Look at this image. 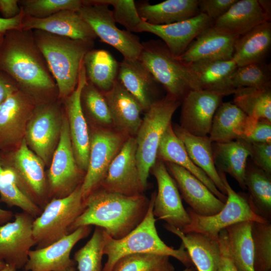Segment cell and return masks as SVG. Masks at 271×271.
<instances>
[{
  "label": "cell",
  "instance_id": "obj_1",
  "mask_svg": "<svg viewBox=\"0 0 271 271\" xmlns=\"http://www.w3.org/2000/svg\"><path fill=\"white\" fill-rule=\"evenodd\" d=\"M0 70L10 76L19 89L36 104L37 96L58 93L32 30L15 29L4 33L0 45Z\"/></svg>",
  "mask_w": 271,
  "mask_h": 271
},
{
  "label": "cell",
  "instance_id": "obj_2",
  "mask_svg": "<svg viewBox=\"0 0 271 271\" xmlns=\"http://www.w3.org/2000/svg\"><path fill=\"white\" fill-rule=\"evenodd\" d=\"M85 209L72 224L70 232L83 226L103 228L114 239H120L144 219L150 200L144 194L128 196L99 187L84 201Z\"/></svg>",
  "mask_w": 271,
  "mask_h": 271
},
{
  "label": "cell",
  "instance_id": "obj_3",
  "mask_svg": "<svg viewBox=\"0 0 271 271\" xmlns=\"http://www.w3.org/2000/svg\"><path fill=\"white\" fill-rule=\"evenodd\" d=\"M156 192H154L150 200L147 213L134 229L124 237L114 239L104 231L103 255L107 256L102 271H112L113 267L120 258L136 253H155L173 257L186 267L194 266L182 243L178 249L167 245L158 235L153 214V207Z\"/></svg>",
  "mask_w": 271,
  "mask_h": 271
},
{
  "label": "cell",
  "instance_id": "obj_4",
  "mask_svg": "<svg viewBox=\"0 0 271 271\" xmlns=\"http://www.w3.org/2000/svg\"><path fill=\"white\" fill-rule=\"evenodd\" d=\"M32 31L56 83L58 97L64 100L75 89L83 58L94 44L42 30Z\"/></svg>",
  "mask_w": 271,
  "mask_h": 271
},
{
  "label": "cell",
  "instance_id": "obj_5",
  "mask_svg": "<svg viewBox=\"0 0 271 271\" xmlns=\"http://www.w3.org/2000/svg\"><path fill=\"white\" fill-rule=\"evenodd\" d=\"M139 60L167 95L181 101L192 90H200L197 79L188 65L174 56L165 44L158 40L142 43Z\"/></svg>",
  "mask_w": 271,
  "mask_h": 271
},
{
  "label": "cell",
  "instance_id": "obj_6",
  "mask_svg": "<svg viewBox=\"0 0 271 271\" xmlns=\"http://www.w3.org/2000/svg\"><path fill=\"white\" fill-rule=\"evenodd\" d=\"M182 101L168 95L155 101L146 111L137 132L136 157L141 182L146 189L152 167L157 159L162 138L171 123L172 116Z\"/></svg>",
  "mask_w": 271,
  "mask_h": 271
},
{
  "label": "cell",
  "instance_id": "obj_7",
  "mask_svg": "<svg viewBox=\"0 0 271 271\" xmlns=\"http://www.w3.org/2000/svg\"><path fill=\"white\" fill-rule=\"evenodd\" d=\"M225 186L227 199L223 208L211 216H202L190 208L186 209L190 223L181 231L184 233L196 232L217 240L219 232L234 224L243 221L269 222L258 215L254 210L247 194L236 192L229 184L225 173L218 172Z\"/></svg>",
  "mask_w": 271,
  "mask_h": 271
},
{
  "label": "cell",
  "instance_id": "obj_8",
  "mask_svg": "<svg viewBox=\"0 0 271 271\" xmlns=\"http://www.w3.org/2000/svg\"><path fill=\"white\" fill-rule=\"evenodd\" d=\"M81 185L65 197L51 200L34 219L36 248L45 247L70 233L72 224L85 209Z\"/></svg>",
  "mask_w": 271,
  "mask_h": 271
},
{
  "label": "cell",
  "instance_id": "obj_9",
  "mask_svg": "<svg viewBox=\"0 0 271 271\" xmlns=\"http://www.w3.org/2000/svg\"><path fill=\"white\" fill-rule=\"evenodd\" d=\"M2 153V163L14 172L17 186L43 210L50 201L43 161L28 147L25 139L14 150Z\"/></svg>",
  "mask_w": 271,
  "mask_h": 271
},
{
  "label": "cell",
  "instance_id": "obj_10",
  "mask_svg": "<svg viewBox=\"0 0 271 271\" xmlns=\"http://www.w3.org/2000/svg\"><path fill=\"white\" fill-rule=\"evenodd\" d=\"M97 37L119 52L124 59H138L143 48L139 38L116 25L112 10L101 0H83L77 11Z\"/></svg>",
  "mask_w": 271,
  "mask_h": 271
},
{
  "label": "cell",
  "instance_id": "obj_11",
  "mask_svg": "<svg viewBox=\"0 0 271 271\" xmlns=\"http://www.w3.org/2000/svg\"><path fill=\"white\" fill-rule=\"evenodd\" d=\"M85 172L78 166L70 136L67 118L63 113L59 140L48 173L49 201L65 197L81 185Z\"/></svg>",
  "mask_w": 271,
  "mask_h": 271
},
{
  "label": "cell",
  "instance_id": "obj_12",
  "mask_svg": "<svg viewBox=\"0 0 271 271\" xmlns=\"http://www.w3.org/2000/svg\"><path fill=\"white\" fill-rule=\"evenodd\" d=\"M62 114L53 102L37 104L27 123L25 141L44 164L49 163L58 145Z\"/></svg>",
  "mask_w": 271,
  "mask_h": 271
},
{
  "label": "cell",
  "instance_id": "obj_13",
  "mask_svg": "<svg viewBox=\"0 0 271 271\" xmlns=\"http://www.w3.org/2000/svg\"><path fill=\"white\" fill-rule=\"evenodd\" d=\"M126 137L107 128L97 129L90 137L88 164L81 185L83 201L100 186Z\"/></svg>",
  "mask_w": 271,
  "mask_h": 271
},
{
  "label": "cell",
  "instance_id": "obj_14",
  "mask_svg": "<svg viewBox=\"0 0 271 271\" xmlns=\"http://www.w3.org/2000/svg\"><path fill=\"white\" fill-rule=\"evenodd\" d=\"M13 221L0 225V261L24 268L31 247L36 245L33 233L35 218L22 211L14 215Z\"/></svg>",
  "mask_w": 271,
  "mask_h": 271
},
{
  "label": "cell",
  "instance_id": "obj_15",
  "mask_svg": "<svg viewBox=\"0 0 271 271\" xmlns=\"http://www.w3.org/2000/svg\"><path fill=\"white\" fill-rule=\"evenodd\" d=\"M36 105L19 89L0 104V151L10 152L19 146Z\"/></svg>",
  "mask_w": 271,
  "mask_h": 271
},
{
  "label": "cell",
  "instance_id": "obj_16",
  "mask_svg": "<svg viewBox=\"0 0 271 271\" xmlns=\"http://www.w3.org/2000/svg\"><path fill=\"white\" fill-rule=\"evenodd\" d=\"M150 172L156 178L158 184L153 207L154 216L182 231L190 223V219L183 205L174 180L165 163L159 160L156 161Z\"/></svg>",
  "mask_w": 271,
  "mask_h": 271
},
{
  "label": "cell",
  "instance_id": "obj_17",
  "mask_svg": "<svg viewBox=\"0 0 271 271\" xmlns=\"http://www.w3.org/2000/svg\"><path fill=\"white\" fill-rule=\"evenodd\" d=\"M137 143L128 137L111 162L100 185L104 190L128 196L143 194L136 157Z\"/></svg>",
  "mask_w": 271,
  "mask_h": 271
},
{
  "label": "cell",
  "instance_id": "obj_18",
  "mask_svg": "<svg viewBox=\"0 0 271 271\" xmlns=\"http://www.w3.org/2000/svg\"><path fill=\"white\" fill-rule=\"evenodd\" d=\"M91 226L78 227L54 243L41 248L31 250L25 271H76L75 261L70 258L73 247L86 237Z\"/></svg>",
  "mask_w": 271,
  "mask_h": 271
},
{
  "label": "cell",
  "instance_id": "obj_19",
  "mask_svg": "<svg viewBox=\"0 0 271 271\" xmlns=\"http://www.w3.org/2000/svg\"><path fill=\"white\" fill-rule=\"evenodd\" d=\"M223 97L203 90L189 91L181 102L180 126L195 136H208L214 115Z\"/></svg>",
  "mask_w": 271,
  "mask_h": 271
},
{
  "label": "cell",
  "instance_id": "obj_20",
  "mask_svg": "<svg viewBox=\"0 0 271 271\" xmlns=\"http://www.w3.org/2000/svg\"><path fill=\"white\" fill-rule=\"evenodd\" d=\"M86 82L85 70L82 62L77 85L74 90L64 100L75 158L79 168L85 173L89 161L90 136L81 104V93Z\"/></svg>",
  "mask_w": 271,
  "mask_h": 271
},
{
  "label": "cell",
  "instance_id": "obj_21",
  "mask_svg": "<svg viewBox=\"0 0 271 271\" xmlns=\"http://www.w3.org/2000/svg\"><path fill=\"white\" fill-rule=\"evenodd\" d=\"M213 21L203 13L188 19L164 25H154L143 21L138 32H148L161 38L172 55L178 57L196 37Z\"/></svg>",
  "mask_w": 271,
  "mask_h": 271
},
{
  "label": "cell",
  "instance_id": "obj_22",
  "mask_svg": "<svg viewBox=\"0 0 271 271\" xmlns=\"http://www.w3.org/2000/svg\"><path fill=\"white\" fill-rule=\"evenodd\" d=\"M164 163L177 185L181 197L194 213L202 216H211L223 208L225 203L195 176L176 164Z\"/></svg>",
  "mask_w": 271,
  "mask_h": 271
},
{
  "label": "cell",
  "instance_id": "obj_23",
  "mask_svg": "<svg viewBox=\"0 0 271 271\" xmlns=\"http://www.w3.org/2000/svg\"><path fill=\"white\" fill-rule=\"evenodd\" d=\"M238 36L212 25L202 31L177 58L186 64L232 59L234 45Z\"/></svg>",
  "mask_w": 271,
  "mask_h": 271
},
{
  "label": "cell",
  "instance_id": "obj_24",
  "mask_svg": "<svg viewBox=\"0 0 271 271\" xmlns=\"http://www.w3.org/2000/svg\"><path fill=\"white\" fill-rule=\"evenodd\" d=\"M22 29L39 30L54 35L94 44L97 38L91 27L77 12L61 11L44 19L23 16Z\"/></svg>",
  "mask_w": 271,
  "mask_h": 271
},
{
  "label": "cell",
  "instance_id": "obj_25",
  "mask_svg": "<svg viewBox=\"0 0 271 271\" xmlns=\"http://www.w3.org/2000/svg\"><path fill=\"white\" fill-rule=\"evenodd\" d=\"M110 113L112 124L126 137L137 134L144 111L139 101L116 80L112 88L103 93Z\"/></svg>",
  "mask_w": 271,
  "mask_h": 271
},
{
  "label": "cell",
  "instance_id": "obj_26",
  "mask_svg": "<svg viewBox=\"0 0 271 271\" xmlns=\"http://www.w3.org/2000/svg\"><path fill=\"white\" fill-rule=\"evenodd\" d=\"M117 80L140 102L146 111L156 98L158 83L139 59H124L119 63Z\"/></svg>",
  "mask_w": 271,
  "mask_h": 271
},
{
  "label": "cell",
  "instance_id": "obj_27",
  "mask_svg": "<svg viewBox=\"0 0 271 271\" xmlns=\"http://www.w3.org/2000/svg\"><path fill=\"white\" fill-rule=\"evenodd\" d=\"M256 120L248 116L233 103L222 102L214 115L208 137L212 143L242 140Z\"/></svg>",
  "mask_w": 271,
  "mask_h": 271
},
{
  "label": "cell",
  "instance_id": "obj_28",
  "mask_svg": "<svg viewBox=\"0 0 271 271\" xmlns=\"http://www.w3.org/2000/svg\"><path fill=\"white\" fill-rule=\"evenodd\" d=\"M270 15L258 0H237L213 25L224 31L240 36L254 27L270 21Z\"/></svg>",
  "mask_w": 271,
  "mask_h": 271
},
{
  "label": "cell",
  "instance_id": "obj_29",
  "mask_svg": "<svg viewBox=\"0 0 271 271\" xmlns=\"http://www.w3.org/2000/svg\"><path fill=\"white\" fill-rule=\"evenodd\" d=\"M187 65L196 77L200 90L223 96L234 93L231 76L237 66L232 59L202 61Z\"/></svg>",
  "mask_w": 271,
  "mask_h": 271
},
{
  "label": "cell",
  "instance_id": "obj_30",
  "mask_svg": "<svg viewBox=\"0 0 271 271\" xmlns=\"http://www.w3.org/2000/svg\"><path fill=\"white\" fill-rule=\"evenodd\" d=\"M157 159L185 169L200 180L218 199L225 203L227 196L221 193L205 173L193 162L183 143L175 133L172 123L162 138L158 150Z\"/></svg>",
  "mask_w": 271,
  "mask_h": 271
},
{
  "label": "cell",
  "instance_id": "obj_31",
  "mask_svg": "<svg viewBox=\"0 0 271 271\" xmlns=\"http://www.w3.org/2000/svg\"><path fill=\"white\" fill-rule=\"evenodd\" d=\"M164 227L181 239L197 271H218L220 258L218 239L196 232L184 233L167 224Z\"/></svg>",
  "mask_w": 271,
  "mask_h": 271
},
{
  "label": "cell",
  "instance_id": "obj_32",
  "mask_svg": "<svg viewBox=\"0 0 271 271\" xmlns=\"http://www.w3.org/2000/svg\"><path fill=\"white\" fill-rule=\"evenodd\" d=\"M250 143L240 139L212 145L218 172L229 174L244 190H246L245 173L250 154Z\"/></svg>",
  "mask_w": 271,
  "mask_h": 271
},
{
  "label": "cell",
  "instance_id": "obj_33",
  "mask_svg": "<svg viewBox=\"0 0 271 271\" xmlns=\"http://www.w3.org/2000/svg\"><path fill=\"white\" fill-rule=\"evenodd\" d=\"M271 45V23L264 22L238 36L235 40L232 60L237 67L263 62Z\"/></svg>",
  "mask_w": 271,
  "mask_h": 271
},
{
  "label": "cell",
  "instance_id": "obj_34",
  "mask_svg": "<svg viewBox=\"0 0 271 271\" xmlns=\"http://www.w3.org/2000/svg\"><path fill=\"white\" fill-rule=\"evenodd\" d=\"M198 0H167L150 5L142 3L137 6L138 14L144 22L164 25L181 22L199 13Z\"/></svg>",
  "mask_w": 271,
  "mask_h": 271
},
{
  "label": "cell",
  "instance_id": "obj_35",
  "mask_svg": "<svg viewBox=\"0 0 271 271\" xmlns=\"http://www.w3.org/2000/svg\"><path fill=\"white\" fill-rule=\"evenodd\" d=\"M172 127L176 135L183 143L193 162L205 173L218 190L226 196L225 186L214 164L212 143L208 136L198 137L192 135L178 125H172Z\"/></svg>",
  "mask_w": 271,
  "mask_h": 271
},
{
  "label": "cell",
  "instance_id": "obj_36",
  "mask_svg": "<svg viewBox=\"0 0 271 271\" xmlns=\"http://www.w3.org/2000/svg\"><path fill=\"white\" fill-rule=\"evenodd\" d=\"M83 62L87 80L102 93L109 91L117 80L119 63L108 51L91 49Z\"/></svg>",
  "mask_w": 271,
  "mask_h": 271
},
{
  "label": "cell",
  "instance_id": "obj_37",
  "mask_svg": "<svg viewBox=\"0 0 271 271\" xmlns=\"http://www.w3.org/2000/svg\"><path fill=\"white\" fill-rule=\"evenodd\" d=\"M252 223L241 222L225 228L229 253L238 271H254Z\"/></svg>",
  "mask_w": 271,
  "mask_h": 271
},
{
  "label": "cell",
  "instance_id": "obj_38",
  "mask_svg": "<svg viewBox=\"0 0 271 271\" xmlns=\"http://www.w3.org/2000/svg\"><path fill=\"white\" fill-rule=\"evenodd\" d=\"M245 185L248 199L256 213L271 220V174L253 164H247Z\"/></svg>",
  "mask_w": 271,
  "mask_h": 271
},
{
  "label": "cell",
  "instance_id": "obj_39",
  "mask_svg": "<svg viewBox=\"0 0 271 271\" xmlns=\"http://www.w3.org/2000/svg\"><path fill=\"white\" fill-rule=\"evenodd\" d=\"M233 94V103L248 116L271 121L270 86L240 87L236 89Z\"/></svg>",
  "mask_w": 271,
  "mask_h": 271
},
{
  "label": "cell",
  "instance_id": "obj_40",
  "mask_svg": "<svg viewBox=\"0 0 271 271\" xmlns=\"http://www.w3.org/2000/svg\"><path fill=\"white\" fill-rule=\"evenodd\" d=\"M0 202L9 207H18L35 218L39 216L42 209L33 203L16 184L14 172L3 165L0 160Z\"/></svg>",
  "mask_w": 271,
  "mask_h": 271
},
{
  "label": "cell",
  "instance_id": "obj_41",
  "mask_svg": "<svg viewBox=\"0 0 271 271\" xmlns=\"http://www.w3.org/2000/svg\"><path fill=\"white\" fill-rule=\"evenodd\" d=\"M170 256L155 253H136L119 259L112 271H174Z\"/></svg>",
  "mask_w": 271,
  "mask_h": 271
},
{
  "label": "cell",
  "instance_id": "obj_42",
  "mask_svg": "<svg viewBox=\"0 0 271 271\" xmlns=\"http://www.w3.org/2000/svg\"><path fill=\"white\" fill-rule=\"evenodd\" d=\"M104 229L95 228L90 239L74 254L79 271H102V257L104 245Z\"/></svg>",
  "mask_w": 271,
  "mask_h": 271
},
{
  "label": "cell",
  "instance_id": "obj_43",
  "mask_svg": "<svg viewBox=\"0 0 271 271\" xmlns=\"http://www.w3.org/2000/svg\"><path fill=\"white\" fill-rule=\"evenodd\" d=\"M81 104L83 112H86L96 122L106 127L112 124L103 94L87 80L81 91Z\"/></svg>",
  "mask_w": 271,
  "mask_h": 271
},
{
  "label": "cell",
  "instance_id": "obj_44",
  "mask_svg": "<svg viewBox=\"0 0 271 271\" xmlns=\"http://www.w3.org/2000/svg\"><path fill=\"white\" fill-rule=\"evenodd\" d=\"M254 270L271 271V224L252 221Z\"/></svg>",
  "mask_w": 271,
  "mask_h": 271
},
{
  "label": "cell",
  "instance_id": "obj_45",
  "mask_svg": "<svg viewBox=\"0 0 271 271\" xmlns=\"http://www.w3.org/2000/svg\"><path fill=\"white\" fill-rule=\"evenodd\" d=\"M270 65L264 61L237 67L231 76L232 84L235 89L270 86Z\"/></svg>",
  "mask_w": 271,
  "mask_h": 271
},
{
  "label": "cell",
  "instance_id": "obj_46",
  "mask_svg": "<svg viewBox=\"0 0 271 271\" xmlns=\"http://www.w3.org/2000/svg\"><path fill=\"white\" fill-rule=\"evenodd\" d=\"M19 4L24 16L44 19L63 10L77 12L82 5V1L21 0Z\"/></svg>",
  "mask_w": 271,
  "mask_h": 271
},
{
  "label": "cell",
  "instance_id": "obj_47",
  "mask_svg": "<svg viewBox=\"0 0 271 271\" xmlns=\"http://www.w3.org/2000/svg\"><path fill=\"white\" fill-rule=\"evenodd\" d=\"M103 4L113 8L112 15L116 23L125 27L130 32H138L139 25L143 22L133 0H101Z\"/></svg>",
  "mask_w": 271,
  "mask_h": 271
},
{
  "label": "cell",
  "instance_id": "obj_48",
  "mask_svg": "<svg viewBox=\"0 0 271 271\" xmlns=\"http://www.w3.org/2000/svg\"><path fill=\"white\" fill-rule=\"evenodd\" d=\"M250 151L253 164L271 174V143H250Z\"/></svg>",
  "mask_w": 271,
  "mask_h": 271
},
{
  "label": "cell",
  "instance_id": "obj_49",
  "mask_svg": "<svg viewBox=\"0 0 271 271\" xmlns=\"http://www.w3.org/2000/svg\"><path fill=\"white\" fill-rule=\"evenodd\" d=\"M237 0H199L198 11L213 22L223 15Z\"/></svg>",
  "mask_w": 271,
  "mask_h": 271
},
{
  "label": "cell",
  "instance_id": "obj_50",
  "mask_svg": "<svg viewBox=\"0 0 271 271\" xmlns=\"http://www.w3.org/2000/svg\"><path fill=\"white\" fill-rule=\"evenodd\" d=\"M242 140L249 143H271V121L256 120L248 134Z\"/></svg>",
  "mask_w": 271,
  "mask_h": 271
},
{
  "label": "cell",
  "instance_id": "obj_51",
  "mask_svg": "<svg viewBox=\"0 0 271 271\" xmlns=\"http://www.w3.org/2000/svg\"><path fill=\"white\" fill-rule=\"evenodd\" d=\"M218 241L220 250V258L218 271H238L229 253L227 233L225 229L219 232Z\"/></svg>",
  "mask_w": 271,
  "mask_h": 271
},
{
  "label": "cell",
  "instance_id": "obj_52",
  "mask_svg": "<svg viewBox=\"0 0 271 271\" xmlns=\"http://www.w3.org/2000/svg\"><path fill=\"white\" fill-rule=\"evenodd\" d=\"M18 90V86L13 79L0 70V104Z\"/></svg>",
  "mask_w": 271,
  "mask_h": 271
},
{
  "label": "cell",
  "instance_id": "obj_53",
  "mask_svg": "<svg viewBox=\"0 0 271 271\" xmlns=\"http://www.w3.org/2000/svg\"><path fill=\"white\" fill-rule=\"evenodd\" d=\"M22 11L18 0H0V13L3 18L9 19L19 15Z\"/></svg>",
  "mask_w": 271,
  "mask_h": 271
},
{
  "label": "cell",
  "instance_id": "obj_54",
  "mask_svg": "<svg viewBox=\"0 0 271 271\" xmlns=\"http://www.w3.org/2000/svg\"><path fill=\"white\" fill-rule=\"evenodd\" d=\"M24 16L22 11L17 16L9 19L0 18V33L15 29H22V22Z\"/></svg>",
  "mask_w": 271,
  "mask_h": 271
},
{
  "label": "cell",
  "instance_id": "obj_55",
  "mask_svg": "<svg viewBox=\"0 0 271 271\" xmlns=\"http://www.w3.org/2000/svg\"><path fill=\"white\" fill-rule=\"evenodd\" d=\"M14 216L12 211L0 208V225L9 222Z\"/></svg>",
  "mask_w": 271,
  "mask_h": 271
},
{
  "label": "cell",
  "instance_id": "obj_56",
  "mask_svg": "<svg viewBox=\"0 0 271 271\" xmlns=\"http://www.w3.org/2000/svg\"><path fill=\"white\" fill-rule=\"evenodd\" d=\"M262 8L269 15H270V1H259Z\"/></svg>",
  "mask_w": 271,
  "mask_h": 271
},
{
  "label": "cell",
  "instance_id": "obj_57",
  "mask_svg": "<svg viewBox=\"0 0 271 271\" xmlns=\"http://www.w3.org/2000/svg\"><path fill=\"white\" fill-rule=\"evenodd\" d=\"M16 270L15 267L7 264L5 267L1 271H16Z\"/></svg>",
  "mask_w": 271,
  "mask_h": 271
},
{
  "label": "cell",
  "instance_id": "obj_58",
  "mask_svg": "<svg viewBox=\"0 0 271 271\" xmlns=\"http://www.w3.org/2000/svg\"><path fill=\"white\" fill-rule=\"evenodd\" d=\"M196 269L194 266L186 267L183 271H196Z\"/></svg>",
  "mask_w": 271,
  "mask_h": 271
},
{
  "label": "cell",
  "instance_id": "obj_59",
  "mask_svg": "<svg viewBox=\"0 0 271 271\" xmlns=\"http://www.w3.org/2000/svg\"><path fill=\"white\" fill-rule=\"evenodd\" d=\"M6 265L5 262L0 261V271L5 268Z\"/></svg>",
  "mask_w": 271,
  "mask_h": 271
},
{
  "label": "cell",
  "instance_id": "obj_60",
  "mask_svg": "<svg viewBox=\"0 0 271 271\" xmlns=\"http://www.w3.org/2000/svg\"><path fill=\"white\" fill-rule=\"evenodd\" d=\"M3 36H4V34L0 33V45L2 42Z\"/></svg>",
  "mask_w": 271,
  "mask_h": 271
}]
</instances>
